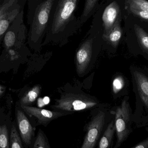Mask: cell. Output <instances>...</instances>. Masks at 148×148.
Listing matches in <instances>:
<instances>
[{
    "instance_id": "obj_3",
    "label": "cell",
    "mask_w": 148,
    "mask_h": 148,
    "mask_svg": "<svg viewBox=\"0 0 148 148\" xmlns=\"http://www.w3.org/2000/svg\"><path fill=\"white\" fill-rule=\"evenodd\" d=\"M99 102L93 97L86 94L66 93L56 100L53 108L63 112L70 113L86 110L96 107Z\"/></svg>"
},
{
    "instance_id": "obj_11",
    "label": "cell",
    "mask_w": 148,
    "mask_h": 148,
    "mask_svg": "<svg viewBox=\"0 0 148 148\" xmlns=\"http://www.w3.org/2000/svg\"><path fill=\"white\" fill-rule=\"evenodd\" d=\"M134 76L139 97L147 109L148 107V77L146 75L139 72H134Z\"/></svg>"
},
{
    "instance_id": "obj_14",
    "label": "cell",
    "mask_w": 148,
    "mask_h": 148,
    "mask_svg": "<svg viewBox=\"0 0 148 148\" xmlns=\"http://www.w3.org/2000/svg\"><path fill=\"white\" fill-rule=\"evenodd\" d=\"M99 1V0H85L84 10L79 19L80 25H83L86 22L92 14L96 10V5Z\"/></svg>"
},
{
    "instance_id": "obj_9",
    "label": "cell",
    "mask_w": 148,
    "mask_h": 148,
    "mask_svg": "<svg viewBox=\"0 0 148 148\" xmlns=\"http://www.w3.org/2000/svg\"><path fill=\"white\" fill-rule=\"evenodd\" d=\"M21 107L27 113L38 119L40 123L43 124H47L54 119L69 114L67 112L52 111L23 105H21Z\"/></svg>"
},
{
    "instance_id": "obj_1",
    "label": "cell",
    "mask_w": 148,
    "mask_h": 148,
    "mask_svg": "<svg viewBox=\"0 0 148 148\" xmlns=\"http://www.w3.org/2000/svg\"><path fill=\"white\" fill-rule=\"evenodd\" d=\"M79 0H55L44 44L59 42L71 36L81 25L75 12Z\"/></svg>"
},
{
    "instance_id": "obj_22",
    "label": "cell",
    "mask_w": 148,
    "mask_h": 148,
    "mask_svg": "<svg viewBox=\"0 0 148 148\" xmlns=\"http://www.w3.org/2000/svg\"><path fill=\"white\" fill-rule=\"evenodd\" d=\"M124 85V81L123 77L119 76L113 80L112 83V89L114 93L118 92L121 89H123Z\"/></svg>"
},
{
    "instance_id": "obj_20",
    "label": "cell",
    "mask_w": 148,
    "mask_h": 148,
    "mask_svg": "<svg viewBox=\"0 0 148 148\" xmlns=\"http://www.w3.org/2000/svg\"><path fill=\"white\" fill-rule=\"evenodd\" d=\"M8 130L5 125L0 129V148H9Z\"/></svg>"
},
{
    "instance_id": "obj_8",
    "label": "cell",
    "mask_w": 148,
    "mask_h": 148,
    "mask_svg": "<svg viewBox=\"0 0 148 148\" xmlns=\"http://www.w3.org/2000/svg\"><path fill=\"white\" fill-rule=\"evenodd\" d=\"M121 15L120 7L116 1H113L106 7L102 17L104 28L103 37L108 35L114 27L118 18Z\"/></svg>"
},
{
    "instance_id": "obj_19",
    "label": "cell",
    "mask_w": 148,
    "mask_h": 148,
    "mask_svg": "<svg viewBox=\"0 0 148 148\" xmlns=\"http://www.w3.org/2000/svg\"><path fill=\"white\" fill-rule=\"evenodd\" d=\"M129 7L148 12V2L147 0H127Z\"/></svg>"
},
{
    "instance_id": "obj_15",
    "label": "cell",
    "mask_w": 148,
    "mask_h": 148,
    "mask_svg": "<svg viewBox=\"0 0 148 148\" xmlns=\"http://www.w3.org/2000/svg\"><path fill=\"white\" fill-rule=\"evenodd\" d=\"M134 30L140 47L144 52L148 54V34L143 28L137 25H134Z\"/></svg>"
},
{
    "instance_id": "obj_25",
    "label": "cell",
    "mask_w": 148,
    "mask_h": 148,
    "mask_svg": "<svg viewBox=\"0 0 148 148\" xmlns=\"http://www.w3.org/2000/svg\"><path fill=\"white\" fill-rule=\"evenodd\" d=\"M0 129H1V128H0Z\"/></svg>"
},
{
    "instance_id": "obj_17",
    "label": "cell",
    "mask_w": 148,
    "mask_h": 148,
    "mask_svg": "<svg viewBox=\"0 0 148 148\" xmlns=\"http://www.w3.org/2000/svg\"><path fill=\"white\" fill-rule=\"evenodd\" d=\"M34 148H50L47 139L43 132L39 130L34 144Z\"/></svg>"
},
{
    "instance_id": "obj_10",
    "label": "cell",
    "mask_w": 148,
    "mask_h": 148,
    "mask_svg": "<svg viewBox=\"0 0 148 148\" xmlns=\"http://www.w3.org/2000/svg\"><path fill=\"white\" fill-rule=\"evenodd\" d=\"M17 118L19 130L22 140L27 145H30L33 134L32 127L28 119L22 111L18 110Z\"/></svg>"
},
{
    "instance_id": "obj_16",
    "label": "cell",
    "mask_w": 148,
    "mask_h": 148,
    "mask_svg": "<svg viewBox=\"0 0 148 148\" xmlns=\"http://www.w3.org/2000/svg\"><path fill=\"white\" fill-rule=\"evenodd\" d=\"M40 85L34 86L20 100V103L23 105H28L32 103L36 100L40 93Z\"/></svg>"
},
{
    "instance_id": "obj_24",
    "label": "cell",
    "mask_w": 148,
    "mask_h": 148,
    "mask_svg": "<svg viewBox=\"0 0 148 148\" xmlns=\"http://www.w3.org/2000/svg\"><path fill=\"white\" fill-rule=\"evenodd\" d=\"M5 87L0 85V96L4 93L5 91Z\"/></svg>"
},
{
    "instance_id": "obj_18",
    "label": "cell",
    "mask_w": 148,
    "mask_h": 148,
    "mask_svg": "<svg viewBox=\"0 0 148 148\" xmlns=\"http://www.w3.org/2000/svg\"><path fill=\"white\" fill-rule=\"evenodd\" d=\"M10 140L11 148H23L21 139L18 134L16 127L14 125H13L11 130Z\"/></svg>"
},
{
    "instance_id": "obj_5",
    "label": "cell",
    "mask_w": 148,
    "mask_h": 148,
    "mask_svg": "<svg viewBox=\"0 0 148 148\" xmlns=\"http://www.w3.org/2000/svg\"><path fill=\"white\" fill-rule=\"evenodd\" d=\"M22 8L21 0H3L0 3V42Z\"/></svg>"
},
{
    "instance_id": "obj_6",
    "label": "cell",
    "mask_w": 148,
    "mask_h": 148,
    "mask_svg": "<svg viewBox=\"0 0 148 148\" xmlns=\"http://www.w3.org/2000/svg\"><path fill=\"white\" fill-rule=\"evenodd\" d=\"M105 114L99 111L89 122L86 128L81 148H94L96 146L105 125Z\"/></svg>"
},
{
    "instance_id": "obj_12",
    "label": "cell",
    "mask_w": 148,
    "mask_h": 148,
    "mask_svg": "<svg viewBox=\"0 0 148 148\" xmlns=\"http://www.w3.org/2000/svg\"><path fill=\"white\" fill-rule=\"evenodd\" d=\"M121 19V15L118 18L114 27L108 35L103 37L104 40L115 48L117 47L123 33L120 24Z\"/></svg>"
},
{
    "instance_id": "obj_21",
    "label": "cell",
    "mask_w": 148,
    "mask_h": 148,
    "mask_svg": "<svg viewBox=\"0 0 148 148\" xmlns=\"http://www.w3.org/2000/svg\"><path fill=\"white\" fill-rule=\"evenodd\" d=\"M129 10L130 12L134 14L135 16L141 19L142 20L144 21L145 22H148V12L142 10L136 9L132 8L129 7Z\"/></svg>"
},
{
    "instance_id": "obj_2",
    "label": "cell",
    "mask_w": 148,
    "mask_h": 148,
    "mask_svg": "<svg viewBox=\"0 0 148 148\" xmlns=\"http://www.w3.org/2000/svg\"><path fill=\"white\" fill-rule=\"evenodd\" d=\"M54 1L44 0L35 8L28 34V42L32 46L40 45L45 36Z\"/></svg>"
},
{
    "instance_id": "obj_4",
    "label": "cell",
    "mask_w": 148,
    "mask_h": 148,
    "mask_svg": "<svg viewBox=\"0 0 148 148\" xmlns=\"http://www.w3.org/2000/svg\"><path fill=\"white\" fill-rule=\"evenodd\" d=\"M132 110L129 102L124 99L117 108L115 114V124L117 135V142L115 148L119 147L127 139L132 130L131 117Z\"/></svg>"
},
{
    "instance_id": "obj_23",
    "label": "cell",
    "mask_w": 148,
    "mask_h": 148,
    "mask_svg": "<svg viewBox=\"0 0 148 148\" xmlns=\"http://www.w3.org/2000/svg\"><path fill=\"white\" fill-rule=\"evenodd\" d=\"M133 148H148V138L140 142L139 143L136 145L132 147Z\"/></svg>"
},
{
    "instance_id": "obj_13",
    "label": "cell",
    "mask_w": 148,
    "mask_h": 148,
    "mask_svg": "<svg viewBox=\"0 0 148 148\" xmlns=\"http://www.w3.org/2000/svg\"><path fill=\"white\" fill-rule=\"evenodd\" d=\"M115 131V121L113 120L107 126L99 141L98 148H107L110 147Z\"/></svg>"
},
{
    "instance_id": "obj_7",
    "label": "cell",
    "mask_w": 148,
    "mask_h": 148,
    "mask_svg": "<svg viewBox=\"0 0 148 148\" xmlns=\"http://www.w3.org/2000/svg\"><path fill=\"white\" fill-rule=\"evenodd\" d=\"M93 39L85 40L79 47L75 56L76 66L78 74L84 73L89 66L92 54Z\"/></svg>"
}]
</instances>
